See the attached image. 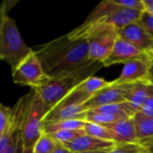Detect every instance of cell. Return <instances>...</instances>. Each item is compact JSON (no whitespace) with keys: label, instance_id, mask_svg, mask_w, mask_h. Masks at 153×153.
Here are the masks:
<instances>
[{"label":"cell","instance_id":"6da1fadb","mask_svg":"<svg viewBox=\"0 0 153 153\" xmlns=\"http://www.w3.org/2000/svg\"><path fill=\"white\" fill-rule=\"evenodd\" d=\"M35 52L46 74L52 79L75 74L93 76L103 67L101 63L91 60L87 39L69 33L48 42Z\"/></svg>","mask_w":153,"mask_h":153},{"label":"cell","instance_id":"7a4b0ae2","mask_svg":"<svg viewBox=\"0 0 153 153\" xmlns=\"http://www.w3.org/2000/svg\"><path fill=\"white\" fill-rule=\"evenodd\" d=\"M69 34L87 39L91 60L101 64L109 56L119 38L118 30L105 23H82Z\"/></svg>","mask_w":153,"mask_h":153},{"label":"cell","instance_id":"3957f363","mask_svg":"<svg viewBox=\"0 0 153 153\" xmlns=\"http://www.w3.org/2000/svg\"><path fill=\"white\" fill-rule=\"evenodd\" d=\"M20 34L15 21L8 14H1L0 19V58L7 63L12 71L31 52Z\"/></svg>","mask_w":153,"mask_h":153},{"label":"cell","instance_id":"277c9868","mask_svg":"<svg viewBox=\"0 0 153 153\" xmlns=\"http://www.w3.org/2000/svg\"><path fill=\"white\" fill-rule=\"evenodd\" d=\"M30 94V96L22 126L24 153H32L35 143L42 134L43 118L49 111L34 90H31Z\"/></svg>","mask_w":153,"mask_h":153},{"label":"cell","instance_id":"5b68a950","mask_svg":"<svg viewBox=\"0 0 153 153\" xmlns=\"http://www.w3.org/2000/svg\"><path fill=\"white\" fill-rule=\"evenodd\" d=\"M142 13L122 7L113 0H104L92 10L83 23L111 24L120 30L132 22H138Z\"/></svg>","mask_w":153,"mask_h":153},{"label":"cell","instance_id":"8992f818","mask_svg":"<svg viewBox=\"0 0 153 153\" xmlns=\"http://www.w3.org/2000/svg\"><path fill=\"white\" fill-rule=\"evenodd\" d=\"M89 77L91 76L89 74H75L56 79L49 78L34 91L50 110L62 101L78 84Z\"/></svg>","mask_w":153,"mask_h":153},{"label":"cell","instance_id":"52a82bcc","mask_svg":"<svg viewBox=\"0 0 153 153\" xmlns=\"http://www.w3.org/2000/svg\"><path fill=\"white\" fill-rule=\"evenodd\" d=\"M12 78L14 83L30 87L31 90L39 88L49 79L46 74L35 50L12 71Z\"/></svg>","mask_w":153,"mask_h":153},{"label":"cell","instance_id":"ba28073f","mask_svg":"<svg viewBox=\"0 0 153 153\" xmlns=\"http://www.w3.org/2000/svg\"><path fill=\"white\" fill-rule=\"evenodd\" d=\"M131 83L117 84L114 81L110 85L103 88L93 95L86 103L83 104V108L88 111L96 108L126 102L127 94L130 91Z\"/></svg>","mask_w":153,"mask_h":153},{"label":"cell","instance_id":"9c48e42d","mask_svg":"<svg viewBox=\"0 0 153 153\" xmlns=\"http://www.w3.org/2000/svg\"><path fill=\"white\" fill-rule=\"evenodd\" d=\"M111 82H108L101 77L91 76L78 84L62 101L58 104L63 105H82L86 103L95 93L103 88L110 85Z\"/></svg>","mask_w":153,"mask_h":153},{"label":"cell","instance_id":"30bf717a","mask_svg":"<svg viewBox=\"0 0 153 153\" xmlns=\"http://www.w3.org/2000/svg\"><path fill=\"white\" fill-rule=\"evenodd\" d=\"M30 96V93L22 96L14 105V119L10 130L11 137L7 145L4 149L0 150V153H24L22 139V126Z\"/></svg>","mask_w":153,"mask_h":153},{"label":"cell","instance_id":"8fae6325","mask_svg":"<svg viewBox=\"0 0 153 153\" xmlns=\"http://www.w3.org/2000/svg\"><path fill=\"white\" fill-rule=\"evenodd\" d=\"M153 62V54L141 57L134 58L124 65L120 75L114 80L117 84L133 83L140 81H148V75L151 65Z\"/></svg>","mask_w":153,"mask_h":153},{"label":"cell","instance_id":"7c38bea8","mask_svg":"<svg viewBox=\"0 0 153 153\" xmlns=\"http://www.w3.org/2000/svg\"><path fill=\"white\" fill-rule=\"evenodd\" d=\"M118 36L144 52L153 50V39L138 22H132L118 30Z\"/></svg>","mask_w":153,"mask_h":153},{"label":"cell","instance_id":"4fadbf2b","mask_svg":"<svg viewBox=\"0 0 153 153\" xmlns=\"http://www.w3.org/2000/svg\"><path fill=\"white\" fill-rule=\"evenodd\" d=\"M149 53L151 52H144L133 46L129 42L118 38L111 53L106 58V60L102 62V65L103 67H109L117 64L125 65L134 58L144 56Z\"/></svg>","mask_w":153,"mask_h":153},{"label":"cell","instance_id":"5bb4252c","mask_svg":"<svg viewBox=\"0 0 153 153\" xmlns=\"http://www.w3.org/2000/svg\"><path fill=\"white\" fill-rule=\"evenodd\" d=\"M87 110L82 105L57 104L44 117L43 123H50L61 120H84L86 121Z\"/></svg>","mask_w":153,"mask_h":153},{"label":"cell","instance_id":"9a60e30c","mask_svg":"<svg viewBox=\"0 0 153 153\" xmlns=\"http://www.w3.org/2000/svg\"><path fill=\"white\" fill-rule=\"evenodd\" d=\"M117 143L103 141L98 139L93 136H90L88 134H84L72 143L63 144L68 150L74 153L91 152H98V151H105L111 150L117 146Z\"/></svg>","mask_w":153,"mask_h":153},{"label":"cell","instance_id":"2e32d148","mask_svg":"<svg viewBox=\"0 0 153 153\" xmlns=\"http://www.w3.org/2000/svg\"><path fill=\"white\" fill-rule=\"evenodd\" d=\"M138 143L148 149L153 143V117L137 112L134 117Z\"/></svg>","mask_w":153,"mask_h":153},{"label":"cell","instance_id":"e0dca14e","mask_svg":"<svg viewBox=\"0 0 153 153\" xmlns=\"http://www.w3.org/2000/svg\"><path fill=\"white\" fill-rule=\"evenodd\" d=\"M103 126L113 131L120 139L122 143H139L136 136L134 117L119 120L116 123Z\"/></svg>","mask_w":153,"mask_h":153},{"label":"cell","instance_id":"ac0fdd59","mask_svg":"<svg viewBox=\"0 0 153 153\" xmlns=\"http://www.w3.org/2000/svg\"><path fill=\"white\" fill-rule=\"evenodd\" d=\"M150 85L151 82L149 81H140L131 83L130 91L126 98V102L131 105L136 113L141 111L148 98Z\"/></svg>","mask_w":153,"mask_h":153},{"label":"cell","instance_id":"d6986e66","mask_svg":"<svg viewBox=\"0 0 153 153\" xmlns=\"http://www.w3.org/2000/svg\"><path fill=\"white\" fill-rule=\"evenodd\" d=\"M86 121L84 120H61L50 123H43L42 134H53L65 130H82L84 129Z\"/></svg>","mask_w":153,"mask_h":153},{"label":"cell","instance_id":"ffe728a7","mask_svg":"<svg viewBox=\"0 0 153 153\" xmlns=\"http://www.w3.org/2000/svg\"><path fill=\"white\" fill-rule=\"evenodd\" d=\"M91 110L108 113V114H111V115H113L115 117H117L120 119L132 118L136 114V112L134 110V108L131 107V105L128 102L107 105V106L96 108H93V109H91Z\"/></svg>","mask_w":153,"mask_h":153},{"label":"cell","instance_id":"44dd1931","mask_svg":"<svg viewBox=\"0 0 153 153\" xmlns=\"http://www.w3.org/2000/svg\"><path fill=\"white\" fill-rule=\"evenodd\" d=\"M84 131H85L86 134H88L90 136H93V137H96V138L103 140V141L122 143L120 139L117 137V135L113 131L107 128L106 126L86 122Z\"/></svg>","mask_w":153,"mask_h":153},{"label":"cell","instance_id":"7402d4cb","mask_svg":"<svg viewBox=\"0 0 153 153\" xmlns=\"http://www.w3.org/2000/svg\"><path fill=\"white\" fill-rule=\"evenodd\" d=\"M58 144L59 143L50 134H42L35 143L32 153H53Z\"/></svg>","mask_w":153,"mask_h":153},{"label":"cell","instance_id":"603a6c76","mask_svg":"<svg viewBox=\"0 0 153 153\" xmlns=\"http://www.w3.org/2000/svg\"><path fill=\"white\" fill-rule=\"evenodd\" d=\"M119 120H124V119H120L117 117H115L108 113L99 112L95 110H88L87 117H86V122L100 125V126H108L116 123Z\"/></svg>","mask_w":153,"mask_h":153},{"label":"cell","instance_id":"cb8c5ba5","mask_svg":"<svg viewBox=\"0 0 153 153\" xmlns=\"http://www.w3.org/2000/svg\"><path fill=\"white\" fill-rule=\"evenodd\" d=\"M86 134L84 129L82 130H65L60 131L57 133H55L53 134H50L58 143L60 144H65L74 142L77 138Z\"/></svg>","mask_w":153,"mask_h":153},{"label":"cell","instance_id":"d4e9b609","mask_svg":"<svg viewBox=\"0 0 153 153\" xmlns=\"http://www.w3.org/2000/svg\"><path fill=\"white\" fill-rule=\"evenodd\" d=\"M14 119L13 108L0 104V134L6 132L12 126Z\"/></svg>","mask_w":153,"mask_h":153},{"label":"cell","instance_id":"484cf974","mask_svg":"<svg viewBox=\"0 0 153 153\" xmlns=\"http://www.w3.org/2000/svg\"><path fill=\"white\" fill-rule=\"evenodd\" d=\"M148 149L140 143H117L107 153H142Z\"/></svg>","mask_w":153,"mask_h":153},{"label":"cell","instance_id":"4316f807","mask_svg":"<svg viewBox=\"0 0 153 153\" xmlns=\"http://www.w3.org/2000/svg\"><path fill=\"white\" fill-rule=\"evenodd\" d=\"M117 4L132 10L143 12L145 10L143 0H113Z\"/></svg>","mask_w":153,"mask_h":153},{"label":"cell","instance_id":"83f0119b","mask_svg":"<svg viewBox=\"0 0 153 153\" xmlns=\"http://www.w3.org/2000/svg\"><path fill=\"white\" fill-rule=\"evenodd\" d=\"M138 22L153 39V14L143 11L141 14L140 19L138 20Z\"/></svg>","mask_w":153,"mask_h":153},{"label":"cell","instance_id":"f1b7e54d","mask_svg":"<svg viewBox=\"0 0 153 153\" xmlns=\"http://www.w3.org/2000/svg\"><path fill=\"white\" fill-rule=\"evenodd\" d=\"M143 114L149 116V117H153V84L151 83L150 85V89H149V94H148V98L143 105V107L142 108L141 111Z\"/></svg>","mask_w":153,"mask_h":153},{"label":"cell","instance_id":"f546056e","mask_svg":"<svg viewBox=\"0 0 153 153\" xmlns=\"http://www.w3.org/2000/svg\"><path fill=\"white\" fill-rule=\"evenodd\" d=\"M144 8L146 12L153 14V0H143Z\"/></svg>","mask_w":153,"mask_h":153},{"label":"cell","instance_id":"4dcf8cb0","mask_svg":"<svg viewBox=\"0 0 153 153\" xmlns=\"http://www.w3.org/2000/svg\"><path fill=\"white\" fill-rule=\"evenodd\" d=\"M53 153H74L72 152L70 150H68L66 147H65L63 144H58V146H57V148L55 150V152Z\"/></svg>","mask_w":153,"mask_h":153},{"label":"cell","instance_id":"1f68e13d","mask_svg":"<svg viewBox=\"0 0 153 153\" xmlns=\"http://www.w3.org/2000/svg\"><path fill=\"white\" fill-rule=\"evenodd\" d=\"M148 81L153 84V62L151 65L150 71H149V75H148Z\"/></svg>","mask_w":153,"mask_h":153},{"label":"cell","instance_id":"d6a6232c","mask_svg":"<svg viewBox=\"0 0 153 153\" xmlns=\"http://www.w3.org/2000/svg\"><path fill=\"white\" fill-rule=\"evenodd\" d=\"M109 150H105V151H98V152H82V153H107Z\"/></svg>","mask_w":153,"mask_h":153},{"label":"cell","instance_id":"836d02e7","mask_svg":"<svg viewBox=\"0 0 153 153\" xmlns=\"http://www.w3.org/2000/svg\"><path fill=\"white\" fill-rule=\"evenodd\" d=\"M148 150H149V153H153V143L148 147Z\"/></svg>","mask_w":153,"mask_h":153},{"label":"cell","instance_id":"e575fe53","mask_svg":"<svg viewBox=\"0 0 153 153\" xmlns=\"http://www.w3.org/2000/svg\"><path fill=\"white\" fill-rule=\"evenodd\" d=\"M142 153H149V150H147V151H145V152H143Z\"/></svg>","mask_w":153,"mask_h":153},{"label":"cell","instance_id":"d590c367","mask_svg":"<svg viewBox=\"0 0 153 153\" xmlns=\"http://www.w3.org/2000/svg\"><path fill=\"white\" fill-rule=\"evenodd\" d=\"M152 54H153V50H152Z\"/></svg>","mask_w":153,"mask_h":153}]
</instances>
